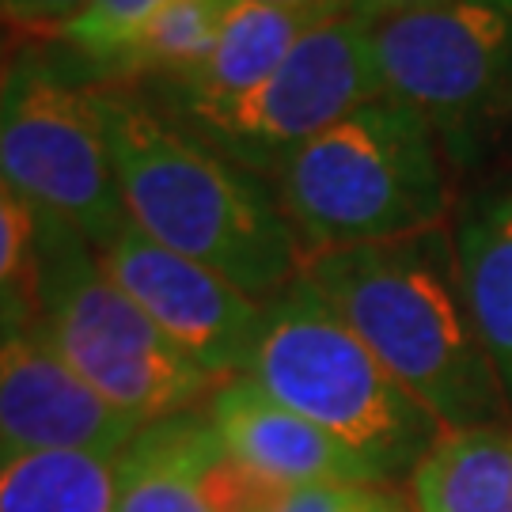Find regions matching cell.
<instances>
[{"mask_svg":"<svg viewBox=\"0 0 512 512\" xmlns=\"http://www.w3.org/2000/svg\"><path fill=\"white\" fill-rule=\"evenodd\" d=\"M88 88L129 224L262 304L304 274V247L266 175L190 137L133 84Z\"/></svg>","mask_w":512,"mask_h":512,"instance_id":"6da1fadb","label":"cell"},{"mask_svg":"<svg viewBox=\"0 0 512 512\" xmlns=\"http://www.w3.org/2000/svg\"><path fill=\"white\" fill-rule=\"evenodd\" d=\"M304 277L444 429L512 421L463 293L448 224L311 255Z\"/></svg>","mask_w":512,"mask_h":512,"instance_id":"7a4b0ae2","label":"cell"},{"mask_svg":"<svg viewBox=\"0 0 512 512\" xmlns=\"http://www.w3.org/2000/svg\"><path fill=\"white\" fill-rule=\"evenodd\" d=\"M311 255L418 236L448 217L437 133L410 107L376 95L315 133L270 175Z\"/></svg>","mask_w":512,"mask_h":512,"instance_id":"3957f363","label":"cell"},{"mask_svg":"<svg viewBox=\"0 0 512 512\" xmlns=\"http://www.w3.org/2000/svg\"><path fill=\"white\" fill-rule=\"evenodd\" d=\"M247 376L346 444L380 486L410 478L444 437V425L372 357L304 274L266 300Z\"/></svg>","mask_w":512,"mask_h":512,"instance_id":"277c9868","label":"cell"},{"mask_svg":"<svg viewBox=\"0 0 512 512\" xmlns=\"http://www.w3.org/2000/svg\"><path fill=\"white\" fill-rule=\"evenodd\" d=\"M42 315L38 334L107 406L137 429L198 410L217 380L164 338L103 270L88 239L38 213Z\"/></svg>","mask_w":512,"mask_h":512,"instance_id":"5b68a950","label":"cell"},{"mask_svg":"<svg viewBox=\"0 0 512 512\" xmlns=\"http://www.w3.org/2000/svg\"><path fill=\"white\" fill-rule=\"evenodd\" d=\"M92 76L61 42L8 35L0 76V183L95 251L129 228Z\"/></svg>","mask_w":512,"mask_h":512,"instance_id":"8992f818","label":"cell"},{"mask_svg":"<svg viewBox=\"0 0 512 512\" xmlns=\"http://www.w3.org/2000/svg\"><path fill=\"white\" fill-rule=\"evenodd\" d=\"M376 95L384 92L376 80L368 19L338 12L319 19L281 69L247 95L156 107L213 152L270 179L296 148Z\"/></svg>","mask_w":512,"mask_h":512,"instance_id":"52a82bcc","label":"cell"},{"mask_svg":"<svg viewBox=\"0 0 512 512\" xmlns=\"http://www.w3.org/2000/svg\"><path fill=\"white\" fill-rule=\"evenodd\" d=\"M380 92L421 114L452 156H475L478 133L512 103V12L452 0L368 23Z\"/></svg>","mask_w":512,"mask_h":512,"instance_id":"ba28073f","label":"cell"},{"mask_svg":"<svg viewBox=\"0 0 512 512\" xmlns=\"http://www.w3.org/2000/svg\"><path fill=\"white\" fill-rule=\"evenodd\" d=\"M114 285L145 311L175 349L217 384L247 376L266 304L228 277L148 239L129 224L110 247L95 251Z\"/></svg>","mask_w":512,"mask_h":512,"instance_id":"9c48e42d","label":"cell"},{"mask_svg":"<svg viewBox=\"0 0 512 512\" xmlns=\"http://www.w3.org/2000/svg\"><path fill=\"white\" fill-rule=\"evenodd\" d=\"M137 425L107 406L57 349L31 330H0V444L88 448L122 456Z\"/></svg>","mask_w":512,"mask_h":512,"instance_id":"30bf717a","label":"cell"},{"mask_svg":"<svg viewBox=\"0 0 512 512\" xmlns=\"http://www.w3.org/2000/svg\"><path fill=\"white\" fill-rule=\"evenodd\" d=\"M224 448L281 490L308 486H380L346 444L266 395L251 376L224 380L209 399Z\"/></svg>","mask_w":512,"mask_h":512,"instance_id":"8fae6325","label":"cell"},{"mask_svg":"<svg viewBox=\"0 0 512 512\" xmlns=\"http://www.w3.org/2000/svg\"><path fill=\"white\" fill-rule=\"evenodd\" d=\"M224 456L228 448L209 406L141 425L118 456L114 512H217L209 501V475Z\"/></svg>","mask_w":512,"mask_h":512,"instance_id":"7c38bea8","label":"cell"},{"mask_svg":"<svg viewBox=\"0 0 512 512\" xmlns=\"http://www.w3.org/2000/svg\"><path fill=\"white\" fill-rule=\"evenodd\" d=\"M319 19L327 16L289 12V8L258 4V0H232L224 12V23H220L213 54L205 57L194 73L179 76V80L145 84L141 92L160 107L224 103V99L247 95L281 69V61L293 54V46Z\"/></svg>","mask_w":512,"mask_h":512,"instance_id":"4fadbf2b","label":"cell"},{"mask_svg":"<svg viewBox=\"0 0 512 512\" xmlns=\"http://www.w3.org/2000/svg\"><path fill=\"white\" fill-rule=\"evenodd\" d=\"M452 236L478 338L512 414V183L475 194Z\"/></svg>","mask_w":512,"mask_h":512,"instance_id":"5bb4252c","label":"cell"},{"mask_svg":"<svg viewBox=\"0 0 512 512\" xmlns=\"http://www.w3.org/2000/svg\"><path fill=\"white\" fill-rule=\"evenodd\" d=\"M410 512H512V421L444 429L406 478Z\"/></svg>","mask_w":512,"mask_h":512,"instance_id":"9a60e30c","label":"cell"},{"mask_svg":"<svg viewBox=\"0 0 512 512\" xmlns=\"http://www.w3.org/2000/svg\"><path fill=\"white\" fill-rule=\"evenodd\" d=\"M118 456L88 448H4L0 512H114Z\"/></svg>","mask_w":512,"mask_h":512,"instance_id":"2e32d148","label":"cell"},{"mask_svg":"<svg viewBox=\"0 0 512 512\" xmlns=\"http://www.w3.org/2000/svg\"><path fill=\"white\" fill-rule=\"evenodd\" d=\"M228 4L232 0H167L92 80L145 88L194 73L217 46Z\"/></svg>","mask_w":512,"mask_h":512,"instance_id":"e0dca14e","label":"cell"},{"mask_svg":"<svg viewBox=\"0 0 512 512\" xmlns=\"http://www.w3.org/2000/svg\"><path fill=\"white\" fill-rule=\"evenodd\" d=\"M42 315L38 213L0 183V330H31Z\"/></svg>","mask_w":512,"mask_h":512,"instance_id":"ac0fdd59","label":"cell"},{"mask_svg":"<svg viewBox=\"0 0 512 512\" xmlns=\"http://www.w3.org/2000/svg\"><path fill=\"white\" fill-rule=\"evenodd\" d=\"M164 4L167 0H88V8L61 31L57 42L84 65V73L95 76Z\"/></svg>","mask_w":512,"mask_h":512,"instance_id":"d6986e66","label":"cell"},{"mask_svg":"<svg viewBox=\"0 0 512 512\" xmlns=\"http://www.w3.org/2000/svg\"><path fill=\"white\" fill-rule=\"evenodd\" d=\"M274 512H410L387 486H308L289 490Z\"/></svg>","mask_w":512,"mask_h":512,"instance_id":"ffe728a7","label":"cell"},{"mask_svg":"<svg viewBox=\"0 0 512 512\" xmlns=\"http://www.w3.org/2000/svg\"><path fill=\"white\" fill-rule=\"evenodd\" d=\"M84 8L88 0H0V27L12 38L57 42Z\"/></svg>","mask_w":512,"mask_h":512,"instance_id":"44dd1931","label":"cell"},{"mask_svg":"<svg viewBox=\"0 0 512 512\" xmlns=\"http://www.w3.org/2000/svg\"><path fill=\"white\" fill-rule=\"evenodd\" d=\"M437 4H452V0H353V12L372 23V19L403 16V12H418V8H437Z\"/></svg>","mask_w":512,"mask_h":512,"instance_id":"7402d4cb","label":"cell"},{"mask_svg":"<svg viewBox=\"0 0 512 512\" xmlns=\"http://www.w3.org/2000/svg\"><path fill=\"white\" fill-rule=\"evenodd\" d=\"M258 4H274V8H289V12H308V16L353 12V0H258Z\"/></svg>","mask_w":512,"mask_h":512,"instance_id":"603a6c76","label":"cell"},{"mask_svg":"<svg viewBox=\"0 0 512 512\" xmlns=\"http://www.w3.org/2000/svg\"><path fill=\"white\" fill-rule=\"evenodd\" d=\"M4 57H8V31L0 27V76H4Z\"/></svg>","mask_w":512,"mask_h":512,"instance_id":"cb8c5ba5","label":"cell"},{"mask_svg":"<svg viewBox=\"0 0 512 512\" xmlns=\"http://www.w3.org/2000/svg\"><path fill=\"white\" fill-rule=\"evenodd\" d=\"M490 4H497V8H505V12H512V0H490Z\"/></svg>","mask_w":512,"mask_h":512,"instance_id":"d4e9b609","label":"cell"}]
</instances>
